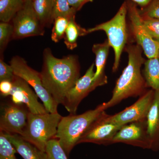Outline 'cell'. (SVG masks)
Returning a JSON list of instances; mask_svg holds the SVG:
<instances>
[{"label":"cell","mask_w":159,"mask_h":159,"mask_svg":"<svg viewBox=\"0 0 159 159\" xmlns=\"http://www.w3.org/2000/svg\"><path fill=\"white\" fill-rule=\"evenodd\" d=\"M40 73L44 87L57 104H62L68 92L80 78L78 57L69 55L57 58L47 48L43 53V65Z\"/></svg>","instance_id":"cell-1"},{"label":"cell","mask_w":159,"mask_h":159,"mask_svg":"<svg viewBox=\"0 0 159 159\" xmlns=\"http://www.w3.org/2000/svg\"><path fill=\"white\" fill-rule=\"evenodd\" d=\"M125 50L128 55V64L117 80L111 98L103 102L106 110L129 97H140L147 90L141 70L146 61L142 56L143 49L139 45L129 44Z\"/></svg>","instance_id":"cell-2"},{"label":"cell","mask_w":159,"mask_h":159,"mask_svg":"<svg viewBox=\"0 0 159 159\" xmlns=\"http://www.w3.org/2000/svg\"><path fill=\"white\" fill-rule=\"evenodd\" d=\"M104 103L96 108L80 114L62 117L57 128L55 138L58 139L61 146L68 157L79 139L89 127L106 110Z\"/></svg>","instance_id":"cell-3"},{"label":"cell","mask_w":159,"mask_h":159,"mask_svg":"<svg viewBox=\"0 0 159 159\" xmlns=\"http://www.w3.org/2000/svg\"><path fill=\"white\" fill-rule=\"evenodd\" d=\"M61 118L58 112L34 114L30 112L20 136L40 150L45 152L48 142L56 137Z\"/></svg>","instance_id":"cell-4"},{"label":"cell","mask_w":159,"mask_h":159,"mask_svg":"<svg viewBox=\"0 0 159 159\" xmlns=\"http://www.w3.org/2000/svg\"><path fill=\"white\" fill-rule=\"evenodd\" d=\"M127 14V3L125 1L111 19L87 30L89 34L99 31L105 32L110 46L113 49L115 53L112 67L114 72H116L119 68L121 54L128 39L126 21Z\"/></svg>","instance_id":"cell-5"},{"label":"cell","mask_w":159,"mask_h":159,"mask_svg":"<svg viewBox=\"0 0 159 159\" xmlns=\"http://www.w3.org/2000/svg\"><path fill=\"white\" fill-rule=\"evenodd\" d=\"M15 75L22 78L34 90L49 113L57 112V104L43 85L40 73L29 66L25 60L18 56L12 57L10 61Z\"/></svg>","instance_id":"cell-6"},{"label":"cell","mask_w":159,"mask_h":159,"mask_svg":"<svg viewBox=\"0 0 159 159\" xmlns=\"http://www.w3.org/2000/svg\"><path fill=\"white\" fill-rule=\"evenodd\" d=\"M23 8L11 22L13 26L12 39H19L31 36L43 35L45 28L35 13L32 0H25Z\"/></svg>","instance_id":"cell-7"},{"label":"cell","mask_w":159,"mask_h":159,"mask_svg":"<svg viewBox=\"0 0 159 159\" xmlns=\"http://www.w3.org/2000/svg\"><path fill=\"white\" fill-rule=\"evenodd\" d=\"M127 14L130 20L132 31L137 44L141 46L148 58L158 57L159 42L152 38L142 22V16L136 4L126 0Z\"/></svg>","instance_id":"cell-8"},{"label":"cell","mask_w":159,"mask_h":159,"mask_svg":"<svg viewBox=\"0 0 159 159\" xmlns=\"http://www.w3.org/2000/svg\"><path fill=\"white\" fill-rule=\"evenodd\" d=\"M155 91L147 90L133 104L114 115L107 114L106 119L109 122L120 126L146 119L154 99Z\"/></svg>","instance_id":"cell-9"},{"label":"cell","mask_w":159,"mask_h":159,"mask_svg":"<svg viewBox=\"0 0 159 159\" xmlns=\"http://www.w3.org/2000/svg\"><path fill=\"white\" fill-rule=\"evenodd\" d=\"M29 109L24 104H17L11 101L1 106L0 131L4 133L21 135L25 127Z\"/></svg>","instance_id":"cell-10"},{"label":"cell","mask_w":159,"mask_h":159,"mask_svg":"<svg viewBox=\"0 0 159 159\" xmlns=\"http://www.w3.org/2000/svg\"><path fill=\"white\" fill-rule=\"evenodd\" d=\"M107 114L105 111L103 112L91 124L79 139L77 145L83 143L105 145L113 144L115 135L122 126L108 122L106 119Z\"/></svg>","instance_id":"cell-11"},{"label":"cell","mask_w":159,"mask_h":159,"mask_svg":"<svg viewBox=\"0 0 159 159\" xmlns=\"http://www.w3.org/2000/svg\"><path fill=\"white\" fill-rule=\"evenodd\" d=\"M117 143H124L144 149H151L147 133L146 119L122 126L113 140V144Z\"/></svg>","instance_id":"cell-12"},{"label":"cell","mask_w":159,"mask_h":159,"mask_svg":"<svg viewBox=\"0 0 159 159\" xmlns=\"http://www.w3.org/2000/svg\"><path fill=\"white\" fill-rule=\"evenodd\" d=\"M95 66L94 63L91 65L84 75L78 79L65 97L62 104L70 114H76L78 106L83 99L95 89L93 83Z\"/></svg>","instance_id":"cell-13"},{"label":"cell","mask_w":159,"mask_h":159,"mask_svg":"<svg viewBox=\"0 0 159 159\" xmlns=\"http://www.w3.org/2000/svg\"><path fill=\"white\" fill-rule=\"evenodd\" d=\"M11 81L13 87L10 96L12 102L17 104H24L33 114L48 113L44 106L38 101L37 94L25 80L15 75Z\"/></svg>","instance_id":"cell-14"},{"label":"cell","mask_w":159,"mask_h":159,"mask_svg":"<svg viewBox=\"0 0 159 159\" xmlns=\"http://www.w3.org/2000/svg\"><path fill=\"white\" fill-rule=\"evenodd\" d=\"M110 48L107 39L103 43L95 44L93 46L92 50L96 55V70L93 80L95 89L107 84V78L105 74V68Z\"/></svg>","instance_id":"cell-15"},{"label":"cell","mask_w":159,"mask_h":159,"mask_svg":"<svg viewBox=\"0 0 159 159\" xmlns=\"http://www.w3.org/2000/svg\"><path fill=\"white\" fill-rule=\"evenodd\" d=\"M147 133L151 150H159V91H155L154 99L146 117Z\"/></svg>","instance_id":"cell-16"},{"label":"cell","mask_w":159,"mask_h":159,"mask_svg":"<svg viewBox=\"0 0 159 159\" xmlns=\"http://www.w3.org/2000/svg\"><path fill=\"white\" fill-rule=\"evenodd\" d=\"M3 133L23 159H48L45 152L40 150L33 144L25 140L20 135Z\"/></svg>","instance_id":"cell-17"},{"label":"cell","mask_w":159,"mask_h":159,"mask_svg":"<svg viewBox=\"0 0 159 159\" xmlns=\"http://www.w3.org/2000/svg\"><path fill=\"white\" fill-rule=\"evenodd\" d=\"M143 76L147 88L159 91V58H148L144 63Z\"/></svg>","instance_id":"cell-18"},{"label":"cell","mask_w":159,"mask_h":159,"mask_svg":"<svg viewBox=\"0 0 159 159\" xmlns=\"http://www.w3.org/2000/svg\"><path fill=\"white\" fill-rule=\"evenodd\" d=\"M32 5L41 25L44 28L53 24L52 18L54 0H32Z\"/></svg>","instance_id":"cell-19"},{"label":"cell","mask_w":159,"mask_h":159,"mask_svg":"<svg viewBox=\"0 0 159 159\" xmlns=\"http://www.w3.org/2000/svg\"><path fill=\"white\" fill-rule=\"evenodd\" d=\"M87 30L82 28L75 21V16L70 20L66 30L64 39V43L69 50H73L77 48L78 37L88 34Z\"/></svg>","instance_id":"cell-20"},{"label":"cell","mask_w":159,"mask_h":159,"mask_svg":"<svg viewBox=\"0 0 159 159\" xmlns=\"http://www.w3.org/2000/svg\"><path fill=\"white\" fill-rule=\"evenodd\" d=\"M25 0H0V20L11 22L18 12L23 8Z\"/></svg>","instance_id":"cell-21"},{"label":"cell","mask_w":159,"mask_h":159,"mask_svg":"<svg viewBox=\"0 0 159 159\" xmlns=\"http://www.w3.org/2000/svg\"><path fill=\"white\" fill-rule=\"evenodd\" d=\"M77 11L69 4L68 0H54L52 18L53 23L56 18L62 16L71 19L75 16Z\"/></svg>","instance_id":"cell-22"},{"label":"cell","mask_w":159,"mask_h":159,"mask_svg":"<svg viewBox=\"0 0 159 159\" xmlns=\"http://www.w3.org/2000/svg\"><path fill=\"white\" fill-rule=\"evenodd\" d=\"M71 19L60 16L54 19L51 34V40L54 43L59 42L61 40L64 38L66 30Z\"/></svg>","instance_id":"cell-23"},{"label":"cell","mask_w":159,"mask_h":159,"mask_svg":"<svg viewBox=\"0 0 159 159\" xmlns=\"http://www.w3.org/2000/svg\"><path fill=\"white\" fill-rule=\"evenodd\" d=\"M45 152L48 159H68L66 154L61 146L58 139L56 138L48 142Z\"/></svg>","instance_id":"cell-24"},{"label":"cell","mask_w":159,"mask_h":159,"mask_svg":"<svg viewBox=\"0 0 159 159\" xmlns=\"http://www.w3.org/2000/svg\"><path fill=\"white\" fill-rule=\"evenodd\" d=\"M16 152L11 142L2 132L0 131V159H17L15 156Z\"/></svg>","instance_id":"cell-25"},{"label":"cell","mask_w":159,"mask_h":159,"mask_svg":"<svg viewBox=\"0 0 159 159\" xmlns=\"http://www.w3.org/2000/svg\"><path fill=\"white\" fill-rule=\"evenodd\" d=\"M13 26L11 22L0 23V51L1 53L6 48L13 35Z\"/></svg>","instance_id":"cell-26"},{"label":"cell","mask_w":159,"mask_h":159,"mask_svg":"<svg viewBox=\"0 0 159 159\" xmlns=\"http://www.w3.org/2000/svg\"><path fill=\"white\" fill-rule=\"evenodd\" d=\"M141 16L142 22L148 34L153 39L159 42V18L142 15Z\"/></svg>","instance_id":"cell-27"},{"label":"cell","mask_w":159,"mask_h":159,"mask_svg":"<svg viewBox=\"0 0 159 159\" xmlns=\"http://www.w3.org/2000/svg\"><path fill=\"white\" fill-rule=\"evenodd\" d=\"M139 11L142 16L159 18V0H152L148 6L139 9Z\"/></svg>","instance_id":"cell-28"},{"label":"cell","mask_w":159,"mask_h":159,"mask_svg":"<svg viewBox=\"0 0 159 159\" xmlns=\"http://www.w3.org/2000/svg\"><path fill=\"white\" fill-rule=\"evenodd\" d=\"M15 76L14 71L10 65L7 64L1 58L0 60V81L2 80L11 81Z\"/></svg>","instance_id":"cell-29"},{"label":"cell","mask_w":159,"mask_h":159,"mask_svg":"<svg viewBox=\"0 0 159 159\" xmlns=\"http://www.w3.org/2000/svg\"><path fill=\"white\" fill-rule=\"evenodd\" d=\"M13 84L10 80H2L0 81V93L3 97H6L10 96L12 90Z\"/></svg>","instance_id":"cell-30"},{"label":"cell","mask_w":159,"mask_h":159,"mask_svg":"<svg viewBox=\"0 0 159 159\" xmlns=\"http://www.w3.org/2000/svg\"><path fill=\"white\" fill-rule=\"evenodd\" d=\"M70 6L77 11H79L86 4L94 0H68Z\"/></svg>","instance_id":"cell-31"},{"label":"cell","mask_w":159,"mask_h":159,"mask_svg":"<svg viewBox=\"0 0 159 159\" xmlns=\"http://www.w3.org/2000/svg\"><path fill=\"white\" fill-rule=\"evenodd\" d=\"M135 3L136 5L140 6L141 8H144L148 6L152 0H130Z\"/></svg>","instance_id":"cell-32"},{"label":"cell","mask_w":159,"mask_h":159,"mask_svg":"<svg viewBox=\"0 0 159 159\" xmlns=\"http://www.w3.org/2000/svg\"><path fill=\"white\" fill-rule=\"evenodd\" d=\"M158 57L159 58V49L158 51Z\"/></svg>","instance_id":"cell-33"},{"label":"cell","mask_w":159,"mask_h":159,"mask_svg":"<svg viewBox=\"0 0 159 159\" xmlns=\"http://www.w3.org/2000/svg\"></svg>","instance_id":"cell-34"}]
</instances>
